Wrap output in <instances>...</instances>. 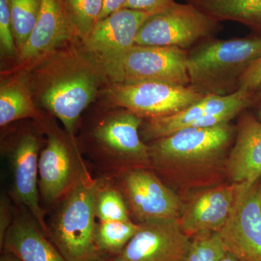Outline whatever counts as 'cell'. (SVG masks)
<instances>
[{"instance_id": "23", "label": "cell", "mask_w": 261, "mask_h": 261, "mask_svg": "<svg viewBox=\"0 0 261 261\" xmlns=\"http://www.w3.org/2000/svg\"><path fill=\"white\" fill-rule=\"evenodd\" d=\"M96 219L99 221L130 220L126 200L111 176H104L94 204Z\"/></svg>"}, {"instance_id": "25", "label": "cell", "mask_w": 261, "mask_h": 261, "mask_svg": "<svg viewBox=\"0 0 261 261\" xmlns=\"http://www.w3.org/2000/svg\"><path fill=\"white\" fill-rule=\"evenodd\" d=\"M76 37L82 41L89 37L102 13L103 0H65Z\"/></svg>"}, {"instance_id": "9", "label": "cell", "mask_w": 261, "mask_h": 261, "mask_svg": "<svg viewBox=\"0 0 261 261\" xmlns=\"http://www.w3.org/2000/svg\"><path fill=\"white\" fill-rule=\"evenodd\" d=\"M47 143L39 160V190L46 205L58 203L75 186L88 168L73 137L45 121Z\"/></svg>"}, {"instance_id": "32", "label": "cell", "mask_w": 261, "mask_h": 261, "mask_svg": "<svg viewBox=\"0 0 261 261\" xmlns=\"http://www.w3.org/2000/svg\"><path fill=\"white\" fill-rule=\"evenodd\" d=\"M250 106H253L255 108V116L261 121V86L256 90L254 91L250 107Z\"/></svg>"}, {"instance_id": "18", "label": "cell", "mask_w": 261, "mask_h": 261, "mask_svg": "<svg viewBox=\"0 0 261 261\" xmlns=\"http://www.w3.org/2000/svg\"><path fill=\"white\" fill-rule=\"evenodd\" d=\"M245 111L239 116L236 137L226 163V176L231 183L250 187L261 177V121Z\"/></svg>"}, {"instance_id": "7", "label": "cell", "mask_w": 261, "mask_h": 261, "mask_svg": "<svg viewBox=\"0 0 261 261\" xmlns=\"http://www.w3.org/2000/svg\"><path fill=\"white\" fill-rule=\"evenodd\" d=\"M102 92L108 106L128 110L143 120L176 114L204 97L190 86L149 81L110 84Z\"/></svg>"}, {"instance_id": "34", "label": "cell", "mask_w": 261, "mask_h": 261, "mask_svg": "<svg viewBox=\"0 0 261 261\" xmlns=\"http://www.w3.org/2000/svg\"><path fill=\"white\" fill-rule=\"evenodd\" d=\"M219 261H240L236 257H233L231 254L226 251L224 252V255L221 256Z\"/></svg>"}, {"instance_id": "29", "label": "cell", "mask_w": 261, "mask_h": 261, "mask_svg": "<svg viewBox=\"0 0 261 261\" xmlns=\"http://www.w3.org/2000/svg\"><path fill=\"white\" fill-rule=\"evenodd\" d=\"M15 211L12 207L9 198L5 194L0 198V245L4 242L5 235L8 231L13 219Z\"/></svg>"}, {"instance_id": "26", "label": "cell", "mask_w": 261, "mask_h": 261, "mask_svg": "<svg viewBox=\"0 0 261 261\" xmlns=\"http://www.w3.org/2000/svg\"><path fill=\"white\" fill-rule=\"evenodd\" d=\"M184 261H219L225 250L218 232L203 231L192 236Z\"/></svg>"}, {"instance_id": "30", "label": "cell", "mask_w": 261, "mask_h": 261, "mask_svg": "<svg viewBox=\"0 0 261 261\" xmlns=\"http://www.w3.org/2000/svg\"><path fill=\"white\" fill-rule=\"evenodd\" d=\"M261 86V57L245 72L240 81V89L253 92Z\"/></svg>"}, {"instance_id": "28", "label": "cell", "mask_w": 261, "mask_h": 261, "mask_svg": "<svg viewBox=\"0 0 261 261\" xmlns=\"http://www.w3.org/2000/svg\"><path fill=\"white\" fill-rule=\"evenodd\" d=\"M174 2V0H128L124 8L143 12L151 15L168 8Z\"/></svg>"}, {"instance_id": "33", "label": "cell", "mask_w": 261, "mask_h": 261, "mask_svg": "<svg viewBox=\"0 0 261 261\" xmlns=\"http://www.w3.org/2000/svg\"><path fill=\"white\" fill-rule=\"evenodd\" d=\"M0 261H21L18 257L15 256L13 254L10 252L3 251V255H1Z\"/></svg>"}, {"instance_id": "17", "label": "cell", "mask_w": 261, "mask_h": 261, "mask_svg": "<svg viewBox=\"0 0 261 261\" xmlns=\"http://www.w3.org/2000/svg\"><path fill=\"white\" fill-rule=\"evenodd\" d=\"M76 37L65 0H42L35 28L18 51V60L32 63L64 47Z\"/></svg>"}, {"instance_id": "12", "label": "cell", "mask_w": 261, "mask_h": 261, "mask_svg": "<svg viewBox=\"0 0 261 261\" xmlns=\"http://www.w3.org/2000/svg\"><path fill=\"white\" fill-rule=\"evenodd\" d=\"M140 228L116 261H184L191 238L178 219H154L139 223Z\"/></svg>"}, {"instance_id": "8", "label": "cell", "mask_w": 261, "mask_h": 261, "mask_svg": "<svg viewBox=\"0 0 261 261\" xmlns=\"http://www.w3.org/2000/svg\"><path fill=\"white\" fill-rule=\"evenodd\" d=\"M147 13L123 8L99 20L87 39L84 49L102 67L110 84L125 80V62Z\"/></svg>"}, {"instance_id": "22", "label": "cell", "mask_w": 261, "mask_h": 261, "mask_svg": "<svg viewBox=\"0 0 261 261\" xmlns=\"http://www.w3.org/2000/svg\"><path fill=\"white\" fill-rule=\"evenodd\" d=\"M140 224L132 221H99L96 227V243L102 256L113 257L121 252L135 236Z\"/></svg>"}, {"instance_id": "11", "label": "cell", "mask_w": 261, "mask_h": 261, "mask_svg": "<svg viewBox=\"0 0 261 261\" xmlns=\"http://www.w3.org/2000/svg\"><path fill=\"white\" fill-rule=\"evenodd\" d=\"M138 223L154 219H178L183 198L151 168H135L113 176Z\"/></svg>"}, {"instance_id": "6", "label": "cell", "mask_w": 261, "mask_h": 261, "mask_svg": "<svg viewBox=\"0 0 261 261\" xmlns=\"http://www.w3.org/2000/svg\"><path fill=\"white\" fill-rule=\"evenodd\" d=\"M221 22L187 3L173 4L149 15L142 24L135 44L176 47L188 50L219 32Z\"/></svg>"}, {"instance_id": "1", "label": "cell", "mask_w": 261, "mask_h": 261, "mask_svg": "<svg viewBox=\"0 0 261 261\" xmlns=\"http://www.w3.org/2000/svg\"><path fill=\"white\" fill-rule=\"evenodd\" d=\"M236 130L230 123L186 128L152 141L148 145L151 168L173 190L192 194L224 184Z\"/></svg>"}, {"instance_id": "2", "label": "cell", "mask_w": 261, "mask_h": 261, "mask_svg": "<svg viewBox=\"0 0 261 261\" xmlns=\"http://www.w3.org/2000/svg\"><path fill=\"white\" fill-rule=\"evenodd\" d=\"M64 48L36 61L39 64L28 80L41 106L58 118L73 138L81 115L95 99L102 84L110 82L84 47Z\"/></svg>"}, {"instance_id": "4", "label": "cell", "mask_w": 261, "mask_h": 261, "mask_svg": "<svg viewBox=\"0 0 261 261\" xmlns=\"http://www.w3.org/2000/svg\"><path fill=\"white\" fill-rule=\"evenodd\" d=\"M103 178L88 169L58 202L48 224V238L68 261H97L104 257L96 243L95 204Z\"/></svg>"}, {"instance_id": "21", "label": "cell", "mask_w": 261, "mask_h": 261, "mask_svg": "<svg viewBox=\"0 0 261 261\" xmlns=\"http://www.w3.org/2000/svg\"><path fill=\"white\" fill-rule=\"evenodd\" d=\"M218 21H234L261 33V0H187Z\"/></svg>"}, {"instance_id": "20", "label": "cell", "mask_w": 261, "mask_h": 261, "mask_svg": "<svg viewBox=\"0 0 261 261\" xmlns=\"http://www.w3.org/2000/svg\"><path fill=\"white\" fill-rule=\"evenodd\" d=\"M32 118L39 123L43 118L33 101L28 79L15 78L4 82L0 87V126Z\"/></svg>"}, {"instance_id": "5", "label": "cell", "mask_w": 261, "mask_h": 261, "mask_svg": "<svg viewBox=\"0 0 261 261\" xmlns=\"http://www.w3.org/2000/svg\"><path fill=\"white\" fill-rule=\"evenodd\" d=\"M92 127L88 153L107 176L135 168H151L149 145L141 138L144 120L123 108H113Z\"/></svg>"}, {"instance_id": "16", "label": "cell", "mask_w": 261, "mask_h": 261, "mask_svg": "<svg viewBox=\"0 0 261 261\" xmlns=\"http://www.w3.org/2000/svg\"><path fill=\"white\" fill-rule=\"evenodd\" d=\"M147 81L190 86L187 50L176 47L135 44L125 62L124 82Z\"/></svg>"}, {"instance_id": "19", "label": "cell", "mask_w": 261, "mask_h": 261, "mask_svg": "<svg viewBox=\"0 0 261 261\" xmlns=\"http://www.w3.org/2000/svg\"><path fill=\"white\" fill-rule=\"evenodd\" d=\"M1 248L21 261H68L32 216L20 212L15 213Z\"/></svg>"}, {"instance_id": "27", "label": "cell", "mask_w": 261, "mask_h": 261, "mask_svg": "<svg viewBox=\"0 0 261 261\" xmlns=\"http://www.w3.org/2000/svg\"><path fill=\"white\" fill-rule=\"evenodd\" d=\"M0 45L1 50L8 56L18 53L15 44L8 0H0Z\"/></svg>"}, {"instance_id": "13", "label": "cell", "mask_w": 261, "mask_h": 261, "mask_svg": "<svg viewBox=\"0 0 261 261\" xmlns=\"http://www.w3.org/2000/svg\"><path fill=\"white\" fill-rule=\"evenodd\" d=\"M240 261H261V182L245 187L227 223L218 232Z\"/></svg>"}, {"instance_id": "15", "label": "cell", "mask_w": 261, "mask_h": 261, "mask_svg": "<svg viewBox=\"0 0 261 261\" xmlns=\"http://www.w3.org/2000/svg\"><path fill=\"white\" fill-rule=\"evenodd\" d=\"M40 150V141L37 136L27 132L19 136L10 148L8 157L13 198L18 205L27 209L48 238L45 211L41 205L39 190Z\"/></svg>"}, {"instance_id": "3", "label": "cell", "mask_w": 261, "mask_h": 261, "mask_svg": "<svg viewBox=\"0 0 261 261\" xmlns=\"http://www.w3.org/2000/svg\"><path fill=\"white\" fill-rule=\"evenodd\" d=\"M261 57V35L206 39L187 51L190 87L202 95H229Z\"/></svg>"}, {"instance_id": "10", "label": "cell", "mask_w": 261, "mask_h": 261, "mask_svg": "<svg viewBox=\"0 0 261 261\" xmlns=\"http://www.w3.org/2000/svg\"><path fill=\"white\" fill-rule=\"evenodd\" d=\"M253 92L239 89L226 96L206 95L176 114L146 120L141 138L151 142L186 128L211 127L230 123L250 107Z\"/></svg>"}, {"instance_id": "14", "label": "cell", "mask_w": 261, "mask_h": 261, "mask_svg": "<svg viewBox=\"0 0 261 261\" xmlns=\"http://www.w3.org/2000/svg\"><path fill=\"white\" fill-rule=\"evenodd\" d=\"M246 187L227 181L191 194L184 201L183 211L178 219L182 231L190 238L203 231L219 232Z\"/></svg>"}, {"instance_id": "35", "label": "cell", "mask_w": 261, "mask_h": 261, "mask_svg": "<svg viewBox=\"0 0 261 261\" xmlns=\"http://www.w3.org/2000/svg\"><path fill=\"white\" fill-rule=\"evenodd\" d=\"M97 261H116V260H113V259L111 258V257H102V258L99 259V260H98Z\"/></svg>"}, {"instance_id": "31", "label": "cell", "mask_w": 261, "mask_h": 261, "mask_svg": "<svg viewBox=\"0 0 261 261\" xmlns=\"http://www.w3.org/2000/svg\"><path fill=\"white\" fill-rule=\"evenodd\" d=\"M127 1L128 0H105L102 11L99 16V20L124 8Z\"/></svg>"}, {"instance_id": "24", "label": "cell", "mask_w": 261, "mask_h": 261, "mask_svg": "<svg viewBox=\"0 0 261 261\" xmlns=\"http://www.w3.org/2000/svg\"><path fill=\"white\" fill-rule=\"evenodd\" d=\"M8 5L18 53L35 28L42 0H8Z\"/></svg>"}]
</instances>
